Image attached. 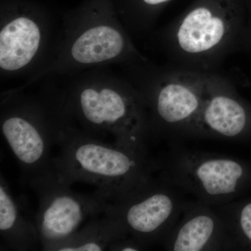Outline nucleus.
I'll use <instances>...</instances> for the list:
<instances>
[{
  "label": "nucleus",
  "instance_id": "obj_13",
  "mask_svg": "<svg viewBox=\"0 0 251 251\" xmlns=\"http://www.w3.org/2000/svg\"><path fill=\"white\" fill-rule=\"evenodd\" d=\"M222 222L210 211H191L166 241L167 248L175 251L209 250L219 243L223 233Z\"/></svg>",
  "mask_w": 251,
  "mask_h": 251
},
{
  "label": "nucleus",
  "instance_id": "obj_6",
  "mask_svg": "<svg viewBox=\"0 0 251 251\" xmlns=\"http://www.w3.org/2000/svg\"><path fill=\"white\" fill-rule=\"evenodd\" d=\"M122 74L139 92L150 131L193 133L205 100L211 73L150 62L121 67Z\"/></svg>",
  "mask_w": 251,
  "mask_h": 251
},
{
  "label": "nucleus",
  "instance_id": "obj_2",
  "mask_svg": "<svg viewBox=\"0 0 251 251\" xmlns=\"http://www.w3.org/2000/svg\"><path fill=\"white\" fill-rule=\"evenodd\" d=\"M247 19L243 0H199L157 31L154 41L168 64L217 72L225 59L240 51Z\"/></svg>",
  "mask_w": 251,
  "mask_h": 251
},
{
  "label": "nucleus",
  "instance_id": "obj_1",
  "mask_svg": "<svg viewBox=\"0 0 251 251\" xmlns=\"http://www.w3.org/2000/svg\"><path fill=\"white\" fill-rule=\"evenodd\" d=\"M108 67L69 76L58 88L63 109L88 134L100 140L112 135L117 145L145 151L150 129L143 99L129 80Z\"/></svg>",
  "mask_w": 251,
  "mask_h": 251
},
{
  "label": "nucleus",
  "instance_id": "obj_10",
  "mask_svg": "<svg viewBox=\"0 0 251 251\" xmlns=\"http://www.w3.org/2000/svg\"><path fill=\"white\" fill-rule=\"evenodd\" d=\"M251 125V109L238 96L232 82L219 73H212L192 133L234 138Z\"/></svg>",
  "mask_w": 251,
  "mask_h": 251
},
{
  "label": "nucleus",
  "instance_id": "obj_9",
  "mask_svg": "<svg viewBox=\"0 0 251 251\" xmlns=\"http://www.w3.org/2000/svg\"><path fill=\"white\" fill-rule=\"evenodd\" d=\"M105 212L115 216L128 234L145 247L166 234L176 212L171 193L149 179L120 199Z\"/></svg>",
  "mask_w": 251,
  "mask_h": 251
},
{
  "label": "nucleus",
  "instance_id": "obj_11",
  "mask_svg": "<svg viewBox=\"0 0 251 251\" xmlns=\"http://www.w3.org/2000/svg\"><path fill=\"white\" fill-rule=\"evenodd\" d=\"M25 203L15 198L3 175L0 177V234L8 249L37 250L40 237L35 222Z\"/></svg>",
  "mask_w": 251,
  "mask_h": 251
},
{
  "label": "nucleus",
  "instance_id": "obj_7",
  "mask_svg": "<svg viewBox=\"0 0 251 251\" xmlns=\"http://www.w3.org/2000/svg\"><path fill=\"white\" fill-rule=\"evenodd\" d=\"M28 184L39 200L35 222L43 251H51L75 233L84 221L103 214L111 202L100 190L90 194L74 192L52 166L34 176Z\"/></svg>",
  "mask_w": 251,
  "mask_h": 251
},
{
  "label": "nucleus",
  "instance_id": "obj_8",
  "mask_svg": "<svg viewBox=\"0 0 251 251\" xmlns=\"http://www.w3.org/2000/svg\"><path fill=\"white\" fill-rule=\"evenodd\" d=\"M59 37L54 36V23L45 16L20 9L1 14V76L34 75L49 62Z\"/></svg>",
  "mask_w": 251,
  "mask_h": 251
},
{
  "label": "nucleus",
  "instance_id": "obj_5",
  "mask_svg": "<svg viewBox=\"0 0 251 251\" xmlns=\"http://www.w3.org/2000/svg\"><path fill=\"white\" fill-rule=\"evenodd\" d=\"M69 122L57 87H45L36 94L18 87L1 94L0 128L23 182L50 168L52 149L58 146Z\"/></svg>",
  "mask_w": 251,
  "mask_h": 251
},
{
  "label": "nucleus",
  "instance_id": "obj_16",
  "mask_svg": "<svg viewBox=\"0 0 251 251\" xmlns=\"http://www.w3.org/2000/svg\"><path fill=\"white\" fill-rule=\"evenodd\" d=\"M247 23H246L245 30L243 34L240 51L247 52L251 57V2L249 0L247 2Z\"/></svg>",
  "mask_w": 251,
  "mask_h": 251
},
{
  "label": "nucleus",
  "instance_id": "obj_4",
  "mask_svg": "<svg viewBox=\"0 0 251 251\" xmlns=\"http://www.w3.org/2000/svg\"><path fill=\"white\" fill-rule=\"evenodd\" d=\"M58 155L51 166L64 181L97 186L111 202L150 179L151 164L145 151L108 144L68 124L62 135Z\"/></svg>",
  "mask_w": 251,
  "mask_h": 251
},
{
  "label": "nucleus",
  "instance_id": "obj_12",
  "mask_svg": "<svg viewBox=\"0 0 251 251\" xmlns=\"http://www.w3.org/2000/svg\"><path fill=\"white\" fill-rule=\"evenodd\" d=\"M187 173L191 184L201 196L208 200L221 201L237 192L244 170L234 160L206 157L192 163Z\"/></svg>",
  "mask_w": 251,
  "mask_h": 251
},
{
  "label": "nucleus",
  "instance_id": "obj_17",
  "mask_svg": "<svg viewBox=\"0 0 251 251\" xmlns=\"http://www.w3.org/2000/svg\"><path fill=\"white\" fill-rule=\"evenodd\" d=\"M239 221L243 233L251 242V203L243 208Z\"/></svg>",
  "mask_w": 251,
  "mask_h": 251
},
{
  "label": "nucleus",
  "instance_id": "obj_15",
  "mask_svg": "<svg viewBox=\"0 0 251 251\" xmlns=\"http://www.w3.org/2000/svg\"><path fill=\"white\" fill-rule=\"evenodd\" d=\"M145 247L143 244L133 237L122 238L112 243L109 247L110 251H138L143 250Z\"/></svg>",
  "mask_w": 251,
  "mask_h": 251
},
{
  "label": "nucleus",
  "instance_id": "obj_14",
  "mask_svg": "<svg viewBox=\"0 0 251 251\" xmlns=\"http://www.w3.org/2000/svg\"><path fill=\"white\" fill-rule=\"evenodd\" d=\"M128 232L115 216L105 212L92 218L82 228L52 248L51 251H108L112 243L128 237Z\"/></svg>",
  "mask_w": 251,
  "mask_h": 251
},
{
  "label": "nucleus",
  "instance_id": "obj_3",
  "mask_svg": "<svg viewBox=\"0 0 251 251\" xmlns=\"http://www.w3.org/2000/svg\"><path fill=\"white\" fill-rule=\"evenodd\" d=\"M149 61L115 12L97 5L66 18L52 57L25 85L49 75L69 77L94 68Z\"/></svg>",
  "mask_w": 251,
  "mask_h": 251
}]
</instances>
